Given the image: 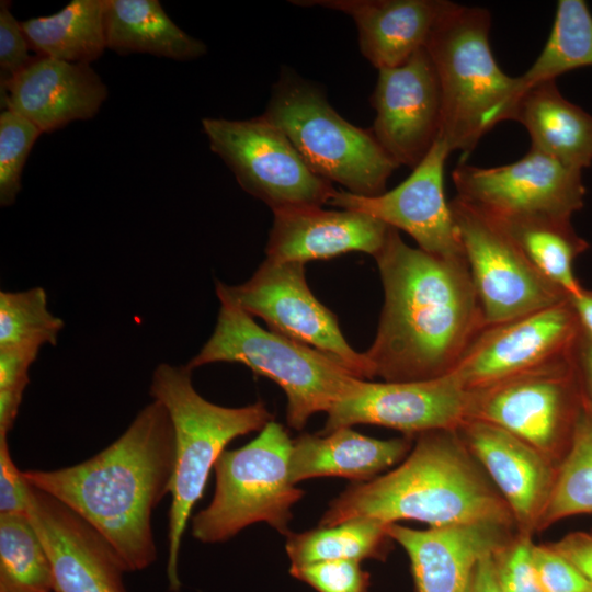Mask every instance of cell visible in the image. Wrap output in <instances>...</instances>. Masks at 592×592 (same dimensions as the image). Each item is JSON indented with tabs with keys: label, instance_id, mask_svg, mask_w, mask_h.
Instances as JSON below:
<instances>
[{
	"label": "cell",
	"instance_id": "38",
	"mask_svg": "<svg viewBox=\"0 0 592 592\" xmlns=\"http://www.w3.org/2000/svg\"><path fill=\"white\" fill-rule=\"evenodd\" d=\"M11 2H0V90L32 60L31 46L11 10Z\"/></svg>",
	"mask_w": 592,
	"mask_h": 592
},
{
	"label": "cell",
	"instance_id": "42",
	"mask_svg": "<svg viewBox=\"0 0 592 592\" xmlns=\"http://www.w3.org/2000/svg\"><path fill=\"white\" fill-rule=\"evenodd\" d=\"M572 363L582 400L592 412V340L582 329L572 352Z\"/></svg>",
	"mask_w": 592,
	"mask_h": 592
},
{
	"label": "cell",
	"instance_id": "23",
	"mask_svg": "<svg viewBox=\"0 0 592 592\" xmlns=\"http://www.w3.org/2000/svg\"><path fill=\"white\" fill-rule=\"evenodd\" d=\"M351 16L363 56L378 70L406 62L425 47L447 0H294Z\"/></svg>",
	"mask_w": 592,
	"mask_h": 592
},
{
	"label": "cell",
	"instance_id": "7",
	"mask_svg": "<svg viewBox=\"0 0 592 592\" xmlns=\"http://www.w3.org/2000/svg\"><path fill=\"white\" fill-rule=\"evenodd\" d=\"M292 141L310 169L362 196L384 193L399 167L371 129L344 119L314 83L285 69L262 114Z\"/></svg>",
	"mask_w": 592,
	"mask_h": 592
},
{
	"label": "cell",
	"instance_id": "9",
	"mask_svg": "<svg viewBox=\"0 0 592 592\" xmlns=\"http://www.w3.org/2000/svg\"><path fill=\"white\" fill-rule=\"evenodd\" d=\"M202 127L212 151L227 164L239 185L272 210L321 207L337 192L263 115L249 119L205 117Z\"/></svg>",
	"mask_w": 592,
	"mask_h": 592
},
{
	"label": "cell",
	"instance_id": "6",
	"mask_svg": "<svg viewBox=\"0 0 592 592\" xmlns=\"http://www.w3.org/2000/svg\"><path fill=\"white\" fill-rule=\"evenodd\" d=\"M239 363L270 378L284 391L288 426L303 430L318 412H328L361 378L327 354L260 327L239 307L220 301L215 329L186 366Z\"/></svg>",
	"mask_w": 592,
	"mask_h": 592
},
{
	"label": "cell",
	"instance_id": "34",
	"mask_svg": "<svg viewBox=\"0 0 592 592\" xmlns=\"http://www.w3.org/2000/svg\"><path fill=\"white\" fill-rule=\"evenodd\" d=\"M43 133L29 119L10 109L0 114V205L14 204L22 187L26 159Z\"/></svg>",
	"mask_w": 592,
	"mask_h": 592
},
{
	"label": "cell",
	"instance_id": "13",
	"mask_svg": "<svg viewBox=\"0 0 592 592\" xmlns=\"http://www.w3.org/2000/svg\"><path fill=\"white\" fill-rule=\"evenodd\" d=\"M581 173L531 148L521 159L500 167L460 162L452 179L456 196L491 218L570 220L584 204Z\"/></svg>",
	"mask_w": 592,
	"mask_h": 592
},
{
	"label": "cell",
	"instance_id": "44",
	"mask_svg": "<svg viewBox=\"0 0 592 592\" xmlns=\"http://www.w3.org/2000/svg\"><path fill=\"white\" fill-rule=\"evenodd\" d=\"M582 331L592 340V289L582 288L569 298Z\"/></svg>",
	"mask_w": 592,
	"mask_h": 592
},
{
	"label": "cell",
	"instance_id": "27",
	"mask_svg": "<svg viewBox=\"0 0 592 592\" xmlns=\"http://www.w3.org/2000/svg\"><path fill=\"white\" fill-rule=\"evenodd\" d=\"M21 26L37 56L90 65L107 48L105 0H72L60 11L25 20Z\"/></svg>",
	"mask_w": 592,
	"mask_h": 592
},
{
	"label": "cell",
	"instance_id": "14",
	"mask_svg": "<svg viewBox=\"0 0 592 592\" xmlns=\"http://www.w3.org/2000/svg\"><path fill=\"white\" fill-rule=\"evenodd\" d=\"M581 327L569 298L482 328L451 372L467 390L480 389L569 357Z\"/></svg>",
	"mask_w": 592,
	"mask_h": 592
},
{
	"label": "cell",
	"instance_id": "4",
	"mask_svg": "<svg viewBox=\"0 0 592 592\" xmlns=\"http://www.w3.org/2000/svg\"><path fill=\"white\" fill-rule=\"evenodd\" d=\"M490 27L488 10L449 1L425 45L441 88L440 138L463 158L497 124L512 118L517 101V77L497 64Z\"/></svg>",
	"mask_w": 592,
	"mask_h": 592
},
{
	"label": "cell",
	"instance_id": "35",
	"mask_svg": "<svg viewBox=\"0 0 592 592\" xmlns=\"http://www.w3.org/2000/svg\"><path fill=\"white\" fill-rule=\"evenodd\" d=\"M533 535L516 533L493 554L497 579L503 592H543L534 561Z\"/></svg>",
	"mask_w": 592,
	"mask_h": 592
},
{
	"label": "cell",
	"instance_id": "17",
	"mask_svg": "<svg viewBox=\"0 0 592 592\" xmlns=\"http://www.w3.org/2000/svg\"><path fill=\"white\" fill-rule=\"evenodd\" d=\"M371 132L398 166L414 169L439 139L442 95L425 47L406 62L378 70Z\"/></svg>",
	"mask_w": 592,
	"mask_h": 592
},
{
	"label": "cell",
	"instance_id": "37",
	"mask_svg": "<svg viewBox=\"0 0 592 592\" xmlns=\"http://www.w3.org/2000/svg\"><path fill=\"white\" fill-rule=\"evenodd\" d=\"M289 573L318 592H368L369 574L356 561L291 566Z\"/></svg>",
	"mask_w": 592,
	"mask_h": 592
},
{
	"label": "cell",
	"instance_id": "16",
	"mask_svg": "<svg viewBox=\"0 0 592 592\" xmlns=\"http://www.w3.org/2000/svg\"><path fill=\"white\" fill-rule=\"evenodd\" d=\"M451 153L439 137L399 185L376 196L337 191L328 204L373 216L403 230L431 254L465 259L457 226L444 195V167Z\"/></svg>",
	"mask_w": 592,
	"mask_h": 592
},
{
	"label": "cell",
	"instance_id": "36",
	"mask_svg": "<svg viewBox=\"0 0 592 592\" xmlns=\"http://www.w3.org/2000/svg\"><path fill=\"white\" fill-rule=\"evenodd\" d=\"M38 348L0 349V433L8 434L18 415L30 382L29 369Z\"/></svg>",
	"mask_w": 592,
	"mask_h": 592
},
{
	"label": "cell",
	"instance_id": "31",
	"mask_svg": "<svg viewBox=\"0 0 592 592\" xmlns=\"http://www.w3.org/2000/svg\"><path fill=\"white\" fill-rule=\"evenodd\" d=\"M46 550L29 515L0 514V592H52Z\"/></svg>",
	"mask_w": 592,
	"mask_h": 592
},
{
	"label": "cell",
	"instance_id": "10",
	"mask_svg": "<svg viewBox=\"0 0 592 592\" xmlns=\"http://www.w3.org/2000/svg\"><path fill=\"white\" fill-rule=\"evenodd\" d=\"M581 405L571 354L468 391L466 419L497 425L559 465L570 445Z\"/></svg>",
	"mask_w": 592,
	"mask_h": 592
},
{
	"label": "cell",
	"instance_id": "39",
	"mask_svg": "<svg viewBox=\"0 0 592 592\" xmlns=\"http://www.w3.org/2000/svg\"><path fill=\"white\" fill-rule=\"evenodd\" d=\"M534 561L543 592H592L583 574L550 544H535Z\"/></svg>",
	"mask_w": 592,
	"mask_h": 592
},
{
	"label": "cell",
	"instance_id": "40",
	"mask_svg": "<svg viewBox=\"0 0 592 592\" xmlns=\"http://www.w3.org/2000/svg\"><path fill=\"white\" fill-rule=\"evenodd\" d=\"M29 483L14 464L8 435L0 434V514H27Z\"/></svg>",
	"mask_w": 592,
	"mask_h": 592
},
{
	"label": "cell",
	"instance_id": "30",
	"mask_svg": "<svg viewBox=\"0 0 592 592\" xmlns=\"http://www.w3.org/2000/svg\"><path fill=\"white\" fill-rule=\"evenodd\" d=\"M592 66V14L583 0H559L547 42L533 65L517 77V98L528 88Z\"/></svg>",
	"mask_w": 592,
	"mask_h": 592
},
{
	"label": "cell",
	"instance_id": "33",
	"mask_svg": "<svg viewBox=\"0 0 592 592\" xmlns=\"http://www.w3.org/2000/svg\"><path fill=\"white\" fill-rule=\"evenodd\" d=\"M64 320L48 309L46 291L0 292V349L56 345Z\"/></svg>",
	"mask_w": 592,
	"mask_h": 592
},
{
	"label": "cell",
	"instance_id": "3",
	"mask_svg": "<svg viewBox=\"0 0 592 592\" xmlns=\"http://www.w3.org/2000/svg\"><path fill=\"white\" fill-rule=\"evenodd\" d=\"M356 517L385 524L419 521L429 527L479 522L515 527L508 504L456 429L417 435L395 469L369 481L352 482L329 503L318 526Z\"/></svg>",
	"mask_w": 592,
	"mask_h": 592
},
{
	"label": "cell",
	"instance_id": "19",
	"mask_svg": "<svg viewBox=\"0 0 592 592\" xmlns=\"http://www.w3.org/2000/svg\"><path fill=\"white\" fill-rule=\"evenodd\" d=\"M456 431L508 504L516 532L533 535L539 531L558 465L491 423L466 419Z\"/></svg>",
	"mask_w": 592,
	"mask_h": 592
},
{
	"label": "cell",
	"instance_id": "32",
	"mask_svg": "<svg viewBox=\"0 0 592 592\" xmlns=\"http://www.w3.org/2000/svg\"><path fill=\"white\" fill-rule=\"evenodd\" d=\"M584 513H592V412L582 400L570 445L557 468L539 531L565 517Z\"/></svg>",
	"mask_w": 592,
	"mask_h": 592
},
{
	"label": "cell",
	"instance_id": "12",
	"mask_svg": "<svg viewBox=\"0 0 592 592\" xmlns=\"http://www.w3.org/2000/svg\"><path fill=\"white\" fill-rule=\"evenodd\" d=\"M448 204L486 326L569 298L534 267L491 218L457 196Z\"/></svg>",
	"mask_w": 592,
	"mask_h": 592
},
{
	"label": "cell",
	"instance_id": "26",
	"mask_svg": "<svg viewBox=\"0 0 592 592\" xmlns=\"http://www.w3.org/2000/svg\"><path fill=\"white\" fill-rule=\"evenodd\" d=\"M106 46L121 55L150 54L179 61L200 58L207 46L180 29L158 0H105Z\"/></svg>",
	"mask_w": 592,
	"mask_h": 592
},
{
	"label": "cell",
	"instance_id": "11",
	"mask_svg": "<svg viewBox=\"0 0 592 592\" xmlns=\"http://www.w3.org/2000/svg\"><path fill=\"white\" fill-rule=\"evenodd\" d=\"M215 289L219 301L263 319L270 330L327 354L361 379L373 378L364 353L348 343L335 315L310 291L305 263L266 258L244 283L217 281Z\"/></svg>",
	"mask_w": 592,
	"mask_h": 592
},
{
	"label": "cell",
	"instance_id": "2",
	"mask_svg": "<svg viewBox=\"0 0 592 592\" xmlns=\"http://www.w3.org/2000/svg\"><path fill=\"white\" fill-rule=\"evenodd\" d=\"M174 457L169 413L152 399L93 457L56 470H25L23 476L95 528L127 571H140L157 559L151 516L170 491Z\"/></svg>",
	"mask_w": 592,
	"mask_h": 592
},
{
	"label": "cell",
	"instance_id": "25",
	"mask_svg": "<svg viewBox=\"0 0 592 592\" xmlns=\"http://www.w3.org/2000/svg\"><path fill=\"white\" fill-rule=\"evenodd\" d=\"M511 119L526 128L531 148L571 169L582 171L592 163V115L568 101L556 80L526 89Z\"/></svg>",
	"mask_w": 592,
	"mask_h": 592
},
{
	"label": "cell",
	"instance_id": "21",
	"mask_svg": "<svg viewBox=\"0 0 592 592\" xmlns=\"http://www.w3.org/2000/svg\"><path fill=\"white\" fill-rule=\"evenodd\" d=\"M1 92V110L10 109L52 133L75 121L94 117L109 91L88 64L36 56Z\"/></svg>",
	"mask_w": 592,
	"mask_h": 592
},
{
	"label": "cell",
	"instance_id": "5",
	"mask_svg": "<svg viewBox=\"0 0 592 592\" xmlns=\"http://www.w3.org/2000/svg\"><path fill=\"white\" fill-rule=\"evenodd\" d=\"M149 392L167 409L174 432L167 577L170 591L179 592L178 561L182 538L210 470L232 440L261 431L273 415L261 400L238 408L206 400L194 388L192 371L186 365L159 364L153 369Z\"/></svg>",
	"mask_w": 592,
	"mask_h": 592
},
{
	"label": "cell",
	"instance_id": "22",
	"mask_svg": "<svg viewBox=\"0 0 592 592\" xmlns=\"http://www.w3.org/2000/svg\"><path fill=\"white\" fill-rule=\"evenodd\" d=\"M266 258L306 263L349 252L374 258L384 247L390 226L364 213L297 207L273 210Z\"/></svg>",
	"mask_w": 592,
	"mask_h": 592
},
{
	"label": "cell",
	"instance_id": "20",
	"mask_svg": "<svg viewBox=\"0 0 592 592\" xmlns=\"http://www.w3.org/2000/svg\"><path fill=\"white\" fill-rule=\"evenodd\" d=\"M407 553L417 592H466L474 569L517 533L511 525L479 522L426 530L388 524Z\"/></svg>",
	"mask_w": 592,
	"mask_h": 592
},
{
	"label": "cell",
	"instance_id": "24",
	"mask_svg": "<svg viewBox=\"0 0 592 592\" xmlns=\"http://www.w3.org/2000/svg\"><path fill=\"white\" fill-rule=\"evenodd\" d=\"M413 437L389 440L371 437L351 426L327 434L301 433L292 442L289 478L296 485L317 477H343L365 482L402 462Z\"/></svg>",
	"mask_w": 592,
	"mask_h": 592
},
{
	"label": "cell",
	"instance_id": "28",
	"mask_svg": "<svg viewBox=\"0 0 592 592\" xmlns=\"http://www.w3.org/2000/svg\"><path fill=\"white\" fill-rule=\"evenodd\" d=\"M491 219L511 237L545 278L569 298L580 293L583 286L574 275V262L589 249V243L577 235L570 220Z\"/></svg>",
	"mask_w": 592,
	"mask_h": 592
},
{
	"label": "cell",
	"instance_id": "43",
	"mask_svg": "<svg viewBox=\"0 0 592 592\" xmlns=\"http://www.w3.org/2000/svg\"><path fill=\"white\" fill-rule=\"evenodd\" d=\"M466 592H503L497 579L493 554L477 563Z\"/></svg>",
	"mask_w": 592,
	"mask_h": 592
},
{
	"label": "cell",
	"instance_id": "41",
	"mask_svg": "<svg viewBox=\"0 0 592 592\" xmlns=\"http://www.w3.org/2000/svg\"><path fill=\"white\" fill-rule=\"evenodd\" d=\"M550 546L568 559L592 585V534L572 532Z\"/></svg>",
	"mask_w": 592,
	"mask_h": 592
},
{
	"label": "cell",
	"instance_id": "1",
	"mask_svg": "<svg viewBox=\"0 0 592 592\" xmlns=\"http://www.w3.org/2000/svg\"><path fill=\"white\" fill-rule=\"evenodd\" d=\"M375 260L384 306L364 352L373 378L414 382L451 373L486 327L466 260L412 248L392 227Z\"/></svg>",
	"mask_w": 592,
	"mask_h": 592
},
{
	"label": "cell",
	"instance_id": "29",
	"mask_svg": "<svg viewBox=\"0 0 592 592\" xmlns=\"http://www.w3.org/2000/svg\"><path fill=\"white\" fill-rule=\"evenodd\" d=\"M388 524L369 517H356L332 526L288 533L285 549L291 566L326 561L384 560L392 539Z\"/></svg>",
	"mask_w": 592,
	"mask_h": 592
},
{
	"label": "cell",
	"instance_id": "8",
	"mask_svg": "<svg viewBox=\"0 0 592 592\" xmlns=\"http://www.w3.org/2000/svg\"><path fill=\"white\" fill-rule=\"evenodd\" d=\"M292 442L274 420L240 448L224 451L217 459L210 503L192 520V535L204 544L230 539L264 522L287 535L292 508L305 494L289 478Z\"/></svg>",
	"mask_w": 592,
	"mask_h": 592
},
{
	"label": "cell",
	"instance_id": "18",
	"mask_svg": "<svg viewBox=\"0 0 592 592\" xmlns=\"http://www.w3.org/2000/svg\"><path fill=\"white\" fill-rule=\"evenodd\" d=\"M27 515L50 561L55 592H126L122 559L81 516L31 485Z\"/></svg>",
	"mask_w": 592,
	"mask_h": 592
},
{
	"label": "cell",
	"instance_id": "15",
	"mask_svg": "<svg viewBox=\"0 0 592 592\" xmlns=\"http://www.w3.org/2000/svg\"><path fill=\"white\" fill-rule=\"evenodd\" d=\"M467 402L468 391L452 373L414 382L360 379L327 412L320 434L356 424L385 426L410 437L433 430L457 429L466 419Z\"/></svg>",
	"mask_w": 592,
	"mask_h": 592
}]
</instances>
